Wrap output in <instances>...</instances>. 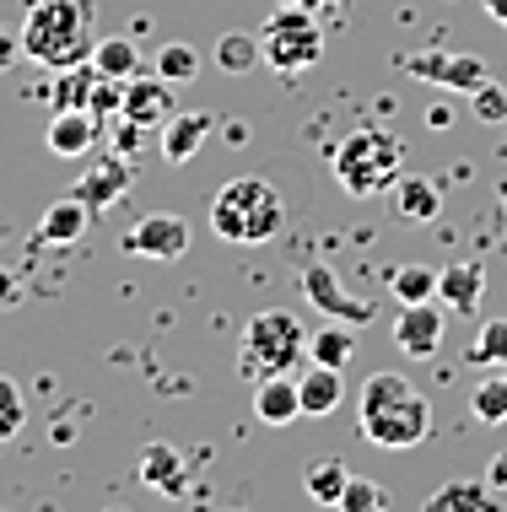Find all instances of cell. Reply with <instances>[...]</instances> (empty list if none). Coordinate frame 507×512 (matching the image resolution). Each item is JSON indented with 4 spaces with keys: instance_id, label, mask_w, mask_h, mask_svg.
Here are the masks:
<instances>
[{
    "instance_id": "27",
    "label": "cell",
    "mask_w": 507,
    "mask_h": 512,
    "mask_svg": "<svg viewBox=\"0 0 507 512\" xmlns=\"http://www.w3.org/2000/svg\"><path fill=\"white\" fill-rule=\"evenodd\" d=\"M389 297L400 302H432L437 297V270L432 265H400L389 275Z\"/></svg>"
},
{
    "instance_id": "10",
    "label": "cell",
    "mask_w": 507,
    "mask_h": 512,
    "mask_svg": "<svg viewBox=\"0 0 507 512\" xmlns=\"http://www.w3.org/2000/svg\"><path fill=\"white\" fill-rule=\"evenodd\" d=\"M130 184H135L130 157H125V151H108L98 168H87V173L76 178L71 195H76L81 205H92V216H98V211H108L114 200H125V195H130Z\"/></svg>"
},
{
    "instance_id": "12",
    "label": "cell",
    "mask_w": 507,
    "mask_h": 512,
    "mask_svg": "<svg viewBox=\"0 0 507 512\" xmlns=\"http://www.w3.org/2000/svg\"><path fill=\"white\" fill-rule=\"evenodd\" d=\"M178 114V103H173V81H162L157 71L152 76H141L135 71L125 81V119H135L141 130H162Z\"/></svg>"
},
{
    "instance_id": "13",
    "label": "cell",
    "mask_w": 507,
    "mask_h": 512,
    "mask_svg": "<svg viewBox=\"0 0 507 512\" xmlns=\"http://www.w3.org/2000/svg\"><path fill=\"white\" fill-rule=\"evenodd\" d=\"M486 297V265L481 259H459V265L437 270V302L448 313H475Z\"/></svg>"
},
{
    "instance_id": "2",
    "label": "cell",
    "mask_w": 507,
    "mask_h": 512,
    "mask_svg": "<svg viewBox=\"0 0 507 512\" xmlns=\"http://www.w3.org/2000/svg\"><path fill=\"white\" fill-rule=\"evenodd\" d=\"M281 227H286V200L276 195V184L243 173V178H227V184L216 189V200H211V232L222 243L254 248V243H270Z\"/></svg>"
},
{
    "instance_id": "5",
    "label": "cell",
    "mask_w": 507,
    "mask_h": 512,
    "mask_svg": "<svg viewBox=\"0 0 507 512\" xmlns=\"http://www.w3.org/2000/svg\"><path fill=\"white\" fill-rule=\"evenodd\" d=\"M259 54H265L270 71L281 76H297V71H313L324 60V27L308 6H276L259 27Z\"/></svg>"
},
{
    "instance_id": "18",
    "label": "cell",
    "mask_w": 507,
    "mask_h": 512,
    "mask_svg": "<svg viewBox=\"0 0 507 512\" xmlns=\"http://www.w3.org/2000/svg\"><path fill=\"white\" fill-rule=\"evenodd\" d=\"M297 394H303V415H335L340 399H346V367L313 362L303 378H297Z\"/></svg>"
},
{
    "instance_id": "8",
    "label": "cell",
    "mask_w": 507,
    "mask_h": 512,
    "mask_svg": "<svg viewBox=\"0 0 507 512\" xmlns=\"http://www.w3.org/2000/svg\"><path fill=\"white\" fill-rule=\"evenodd\" d=\"M400 71H405V76H416V81H432V87H443V92H464V98H470V92L491 76L481 54H448V49L405 54Z\"/></svg>"
},
{
    "instance_id": "7",
    "label": "cell",
    "mask_w": 507,
    "mask_h": 512,
    "mask_svg": "<svg viewBox=\"0 0 507 512\" xmlns=\"http://www.w3.org/2000/svg\"><path fill=\"white\" fill-rule=\"evenodd\" d=\"M297 281H303V297H308L324 318H335V324H351V329H356V324H373V318H378L373 302H367V297H351L346 281L335 275V265H324V259H308Z\"/></svg>"
},
{
    "instance_id": "30",
    "label": "cell",
    "mask_w": 507,
    "mask_h": 512,
    "mask_svg": "<svg viewBox=\"0 0 507 512\" xmlns=\"http://www.w3.org/2000/svg\"><path fill=\"white\" fill-rule=\"evenodd\" d=\"M470 410H475V421H481V426H507V378H502V372H497V378H486V383H475Z\"/></svg>"
},
{
    "instance_id": "21",
    "label": "cell",
    "mask_w": 507,
    "mask_h": 512,
    "mask_svg": "<svg viewBox=\"0 0 507 512\" xmlns=\"http://www.w3.org/2000/svg\"><path fill=\"white\" fill-rule=\"evenodd\" d=\"M303 486L319 507H340V496H346V486H351V469L340 459H313L303 469Z\"/></svg>"
},
{
    "instance_id": "25",
    "label": "cell",
    "mask_w": 507,
    "mask_h": 512,
    "mask_svg": "<svg viewBox=\"0 0 507 512\" xmlns=\"http://www.w3.org/2000/svg\"><path fill=\"white\" fill-rule=\"evenodd\" d=\"M394 205H400L405 221H437V211H443V195H437V184H427V178H405L400 195H394Z\"/></svg>"
},
{
    "instance_id": "38",
    "label": "cell",
    "mask_w": 507,
    "mask_h": 512,
    "mask_svg": "<svg viewBox=\"0 0 507 512\" xmlns=\"http://www.w3.org/2000/svg\"><path fill=\"white\" fill-rule=\"evenodd\" d=\"M481 6L491 11V22H502V27H507V0H481Z\"/></svg>"
},
{
    "instance_id": "23",
    "label": "cell",
    "mask_w": 507,
    "mask_h": 512,
    "mask_svg": "<svg viewBox=\"0 0 507 512\" xmlns=\"http://www.w3.org/2000/svg\"><path fill=\"white\" fill-rule=\"evenodd\" d=\"M259 60H265V54H259V33H222L216 38V65H222L227 76L254 71Z\"/></svg>"
},
{
    "instance_id": "37",
    "label": "cell",
    "mask_w": 507,
    "mask_h": 512,
    "mask_svg": "<svg viewBox=\"0 0 507 512\" xmlns=\"http://www.w3.org/2000/svg\"><path fill=\"white\" fill-rule=\"evenodd\" d=\"M486 480H491V486H497V491L507 486V448H502V453H497V459H491V464H486Z\"/></svg>"
},
{
    "instance_id": "9",
    "label": "cell",
    "mask_w": 507,
    "mask_h": 512,
    "mask_svg": "<svg viewBox=\"0 0 507 512\" xmlns=\"http://www.w3.org/2000/svg\"><path fill=\"white\" fill-rule=\"evenodd\" d=\"M125 254L135 259H157V265H173V259H184L189 254V221L184 216H168V211H157V216H141L135 227L125 232Z\"/></svg>"
},
{
    "instance_id": "20",
    "label": "cell",
    "mask_w": 507,
    "mask_h": 512,
    "mask_svg": "<svg viewBox=\"0 0 507 512\" xmlns=\"http://www.w3.org/2000/svg\"><path fill=\"white\" fill-rule=\"evenodd\" d=\"M87 221H92V205L65 195V200H54L44 211V221H38V243H76L81 232H87Z\"/></svg>"
},
{
    "instance_id": "17",
    "label": "cell",
    "mask_w": 507,
    "mask_h": 512,
    "mask_svg": "<svg viewBox=\"0 0 507 512\" xmlns=\"http://www.w3.org/2000/svg\"><path fill=\"white\" fill-rule=\"evenodd\" d=\"M211 114H173L168 124L157 130V146H162V162H173V168H184L189 157L205 146V135H211Z\"/></svg>"
},
{
    "instance_id": "16",
    "label": "cell",
    "mask_w": 507,
    "mask_h": 512,
    "mask_svg": "<svg viewBox=\"0 0 507 512\" xmlns=\"http://www.w3.org/2000/svg\"><path fill=\"white\" fill-rule=\"evenodd\" d=\"M141 480L162 496H184L189 491V469H184V453L173 442H146L141 448Z\"/></svg>"
},
{
    "instance_id": "28",
    "label": "cell",
    "mask_w": 507,
    "mask_h": 512,
    "mask_svg": "<svg viewBox=\"0 0 507 512\" xmlns=\"http://www.w3.org/2000/svg\"><path fill=\"white\" fill-rule=\"evenodd\" d=\"M152 71H157L162 81H173V87H184V81H195V76H200V54L173 38V44H162V49H157Z\"/></svg>"
},
{
    "instance_id": "26",
    "label": "cell",
    "mask_w": 507,
    "mask_h": 512,
    "mask_svg": "<svg viewBox=\"0 0 507 512\" xmlns=\"http://www.w3.org/2000/svg\"><path fill=\"white\" fill-rule=\"evenodd\" d=\"M92 81H98V65H92V60L65 65L60 81H54V108H87V98H92Z\"/></svg>"
},
{
    "instance_id": "36",
    "label": "cell",
    "mask_w": 507,
    "mask_h": 512,
    "mask_svg": "<svg viewBox=\"0 0 507 512\" xmlns=\"http://www.w3.org/2000/svg\"><path fill=\"white\" fill-rule=\"evenodd\" d=\"M22 54V33H11V27H0V71H11Z\"/></svg>"
},
{
    "instance_id": "31",
    "label": "cell",
    "mask_w": 507,
    "mask_h": 512,
    "mask_svg": "<svg viewBox=\"0 0 507 512\" xmlns=\"http://www.w3.org/2000/svg\"><path fill=\"white\" fill-rule=\"evenodd\" d=\"M87 114L98 119V124L125 114V81H114V76L98 71V81H92V98H87Z\"/></svg>"
},
{
    "instance_id": "22",
    "label": "cell",
    "mask_w": 507,
    "mask_h": 512,
    "mask_svg": "<svg viewBox=\"0 0 507 512\" xmlns=\"http://www.w3.org/2000/svg\"><path fill=\"white\" fill-rule=\"evenodd\" d=\"M92 65H98L103 76H114V81H130L135 71H141V49H135V38H125V33L98 38V49H92Z\"/></svg>"
},
{
    "instance_id": "19",
    "label": "cell",
    "mask_w": 507,
    "mask_h": 512,
    "mask_svg": "<svg viewBox=\"0 0 507 512\" xmlns=\"http://www.w3.org/2000/svg\"><path fill=\"white\" fill-rule=\"evenodd\" d=\"M491 512L497 507V486L491 480H448L443 491L427 496V512Z\"/></svg>"
},
{
    "instance_id": "39",
    "label": "cell",
    "mask_w": 507,
    "mask_h": 512,
    "mask_svg": "<svg viewBox=\"0 0 507 512\" xmlns=\"http://www.w3.org/2000/svg\"><path fill=\"white\" fill-rule=\"evenodd\" d=\"M276 6H308V11H313V6H319V0H276Z\"/></svg>"
},
{
    "instance_id": "3",
    "label": "cell",
    "mask_w": 507,
    "mask_h": 512,
    "mask_svg": "<svg viewBox=\"0 0 507 512\" xmlns=\"http://www.w3.org/2000/svg\"><path fill=\"white\" fill-rule=\"evenodd\" d=\"M400 168H405V141L394 130H383V124H362V130H351L335 146V178L351 200L389 189L400 178Z\"/></svg>"
},
{
    "instance_id": "24",
    "label": "cell",
    "mask_w": 507,
    "mask_h": 512,
    "mask_svg": "<svg viewBox=\"0 0 507 512\" xmlns=\"http://www.w3.org/2000/svg\"><path fill=\"white\" fill-rule=\"evenodd\" d=\"M308 356H313V362H324V367H346L351 356H356L351 324H335V318H330V329H319V335H308Z\"/></svg>"
},
{
    "instance_id": "32",
    "label": "cell",
    "mask_w": 507,
    "mask_h": 512,
    "mask_svg": "<svg viewBox=\"0 0 507 512\" xmlns=\"http://www.w3.org/2000/svg\"><path fill=\"white\" fill-rule=\"evenodd\" d=\"M470 108H475V119H481V124H507V87L486 76L481 87L470 92Z\"/></svg>"
},
{
    "instance_id": "6",
    "label": "cell",
    "mask_w": 507,
    "mask_h": 512,
    "mask_svg": "<svg viewBox=\"0 0 507 512\" xmlns=\"http://www.w3.org/2000/svg\"><path fill=\"white\" fill-rule=\"evenodd\" d=\"M362 437L373 448H421L432 437V405L427 394H400L383 405H362Z\"/></svg>"
},
{
    "instance_id": "15",
    "label": "cell",
    "mask_w": 507,
    "mask_h": 512,
    "mask_svg": "<svg viewBox=\"0 0 507 512\" xmlns=\"http://www.w3.org/2000/svg\"><path fill=\"white\" fill-rule=\"evenodd\" d=\"M254 415H259V426H292L297 415H303V394H297L292 372L254 383Z\"/></svg>"
},
{
    "instance_id": "11",
    "label": "cell",
    "mask_w": 507,
    "mask_h": 512,
    "mask_svg": "<svg viewBox=\"0 0 507 512\" xmlns=\"http://www.w3.org/2000/svg\"><path fill=\"white\" fill-rule=\"evenodd\" d=\"M443 329H448V308L437 302H400V318H394V345L405 356H432L443 345Z\"/></svg>"
},
{
    "instance_id": "29",
    "label": "cell",
    "mask_w": 507,
    "mask_h": 512,
    "mask_svg": "<svg viewBox=\"0 0 507 512\" xmlns=\"http://www.w3.org/2000/svg\"><path fill=\"white\" fill-rule=\"evenodd\" d=\"M464 356H470L475 367H507V318H486L481 335L470 340Z\"/></svg>"
},
{
    "instance_id": "1",
    "label": "cell",
    "mask_w": 507,
    "mask_h": 512,
    "mask_svg": "<svg viewBox=\"0 0 507 512\" xmlns=\"http://www.w3.org/2000/svg\"><path fill=\"white\" fill-rule=\"evenodd\" d=\"M92 49H98V27H92L87 0H33L22 22V60L65 71V65L92 60Z\"/></svg>"
},
{
    "instance_id": "40",
    "label": "cell",
    "mask_w": 507,
    "mask_h": 512,
    "mask_svg": "<svg viewBox=\"0 0 507 512\" xmlns=\"http://www.w3.org/2000/svg\"><path fill=\"white\" fill-rule=\"evenodd\" d=\"M497 200H502V211H507V178H502V184H497Z\"/></svg>"
},
{
    "instance_id": "34",
    "label": "cell",
    "mask_w": 507,
    "mask_h": 512,
    "mask_svg": "<svg viewBox=\"0 0 507 512\" xmlns=\"http://www.w3.org/2000/svg\"><path fill=\"white\" fill-rule=\"evenodd\" d=\"M22 389H17V378H6V372H0V442H11L22 432Z\"/></svg>"
},
{
    "instance_id": "14",
    "label": "cell",
    "mask_w": 507,
    "mask_h": 512,
    "mask_svg": "<svg viewBox=\"0 0 507 512\" xmlns=\"http://www.w3.org/2000/svg\"><path fill=\"white\" fill-rule=\"evenodd\" d=\"M98 135H103V124L87 114V108H54V119H49V151L54 157H87L92 146H98Z\"/></svg>"
},
{
    "instance_id": "41",
    "label": "cell",
    "mask_w": 507,
    "mask_h": 512,
    "mask_svg": "<svg viewBox=\"0 0 507 512\" xmlns=\"http://www.w3.org/2000/svg\"><path fill=\"white\" fill-rule=\"evenodd\" d=\"M319 6H335V0H319Z\"/></svg>"
},
{
    "instance_id": "33",
    "label": "cell",
    "mask_w": 507,
    "mask_h": 512,
    "mask_svg": "<svg viewBox=\"0 0 507 512\" xmlns=\"http://www.w3.org/2000/svg\"><path fill=\"white\" fill-rule=\"evenodd\" d=\"M383 507H389V491H383L378 480H356L351 475V486H346L335 512H383Z\"/></svg>"
},
{
    "instance_id": "35",
    "label": "cell",
    "mask_w": 507,
    "mask_h": 512,
    "mask_svg": "<svg viewBox=\"0 0 507 512\" xmlns=\"http://www.w3.org/2000/svg\"><path fill=\"white\" fill-rule=\"evenodd\" d=\"M17 302H22V275L0 270V308H17Z\"/></svg>"
},
{
    "instance_id": "4",
    "label": "cell",
    "mask_w": 507,
    "mask_h": 512,
    "mask_svg": "<svg viewBox=\"0 0 507 512\" xmlns=\"http://www.w3.org/2000/svg\"><path fill=\"white\" fill-rule=\"evenodd\" d=\"M308 356V329L297 324V313L286 308H270V313H254L243 324V340H238V372L249 383H265V378H281L292 372L297 362Z\"/></svg>"
}]
</instances>
